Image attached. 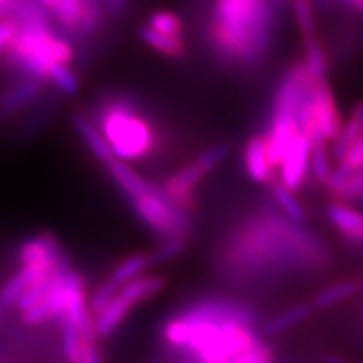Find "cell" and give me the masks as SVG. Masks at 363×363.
<instances>
[{"mask_svg":"<svg viewBox=\"0 0 363 363\" xmlns=\"http://www.w3.org/2000/svg\"><path fill=\"white\" fill-rule=\"evenodd\" d=\"M318 242L299 222L262 211L242 217L227 229L212 259L216 272L227 284H249L320 266L326 254Z\"/></svg>","mask_w":363,"mask_h":363,"instance_id":"6da1fadb","label":"cell"},{"mask_svg":"<svg viewBox=\"0 0 363 363\" xmlns=\"http://www.w3.org/2000/svg\"><path fill=\"white\" fill-rule=\"evenodd\" d=\"M256 326L257 315L247 303L206 296L170 316L162 326V337L197 363H229L261 343Z\"/></svg>","mask_w":363,"mask_h":363,"instance_id":"7a4b0ae2","label":"cell"},{"mask_svg":"<svg viewBox=\"0 0 363 363\" xmlns=\"http://www.w3.org/2000/svg\"><path fill=\"white\" fill-rule=\"evenodd\" d=\"M274 29L269 0H214L207 43L224 66L256 69L269 52Z\"/></svg>","mask_w":363,"mask_h":363,"instance_id":"3957f363","label":"cell"},{"mask_svg":"<svg viewBox=\"0 0 363 363\" xmlns=\"http://www.w3.org/2000/svg\"><path fill=\"white\" fill-rule=\"evenodd\" d=\"M11 17L19 29L6 51L12 67L22 76H35L48 81L54 65H71L74 49L67 39L54 33L49 12L39 0H16Z\"/></svg>","mask_w":363,"mask_h":363,"instance_id":"277c9868","label":"cell"},{"mask_svg":"<svg viewBox=\"0 0 363 363\" xmlns=\"http://www.w3.org/2000/svg\"><path fill=\"white\" fill-rule=\"evenodd\" d=\"M106 172L133 214L157 238H190L194 230L192 214L175 206L162 185L136 172L131 163L115 158L106 163Z\"/></svg>","mask_w":363,"mask_h":363,"instance_id":"5b68a950","label":"cell"},{"mask_svg":"<svg viewBox=\"0 0 363 363\" xmlns=\"http://www.w3.org/2000/svg\"><path fill=\"white\" fill-rule=\"evenodd\" d=\"M89 116L120 160L143 162L160 148V131L147 111L128 94L101 98Z\"/></svg>","mask_w":363,"mask_h":363,"instance_id":"8992f818","label":"cell"},{"mask_svg":"<svg viewBox=\"0 0 363 363\" xmlns=\"http://www.w3.org/2000/svg\"><path fill=\"white\" fill-rule=\"evenodd\" d=\"M229 143H214L199 153L190 163H185L162 182V187L170 201L194 214L197 208V190L212 172H216L229 157Z\"/></svg>","mask_w":363,"mask_h":363,"instance_id":"52a82bcc","label":"cell"},{"mask_svg":"<svg viewBox=\"0 0 363 363\" xmlns=\"http://www.w3.org/2000/svg\"><path fill=\"white\" fill-rule=\"evenodd\" d=\"M299 130L310 138L311 145L333 143L343 126L337 98L326 79L313 81L298 115Z\"/></svg>","mask_w":363,"mask_h":363,"instance_id":"ba28073f","label":"cell"},{"mask_svg":"<svg viewBox=\"0 0 363 363\" xmlns=\"http://www.w3.org/2000/svg\"><path fill=\"white\" fill-rule=\"evenodd\" d=\"M313 145L306 135L299 133L278 167V182L298 192L310 175Z\"/></svg>","mask_w":363,"mask_h":363,"instance_id":"9c48e42d","label":"cell"},{"mask_svg":"<svg viewBox=\"0 0 363 363\" xmlns=\"http://www.w3.org/2000/svg\"><path fill=\"white\" fill-rule=\"evenodd\" d=\"M45 83L48 81L35 78V76H22L19 81H13L0 94V115L2 118L17 116L34 106L43 96Z\"/></svg>","mask_w":363,"mask_h":363,"instance_id":"30bf717a","label":"cell"},{"mask_svg":"<svg viewBox=\"0 0 363 363\" xmlns=\"http://www.w3.org/2000/svg\"><path fill=\"white\" fill-rule=\"evenodd\" d=\"M242 163L246 175L254 184L269 185L271 182L276 180V167L271 162L269 152H267L266 135L256 133L247 140L246 145H244Z\"/></svg>","mask_w":363,"mask_h":363,"instance_id":"8fae6325","label":"cell"},{"mask_svg":"<svg viewBox=\"0 0 363 363\" xmlns=\"http://www.w3.org/2000/svg\"><path fill=\"white\" fill-rule=\"evenodd\" d=\"M71 123L72 128L76 130V133L84 142L86 148L93 153V157H96L104 165L115 160V153L111 152L110 145H108L106 138L103 136L101 130L98 128V125L93 121V118L86 115L84 111H74L71 115Z\"/></svg>","mask_w":363,"mask_h":363,"instance_id":"7c38bea8","label":"cell"},{"mask_svg":"<svg viewBox=\"0 0 363 363\" xmlns=\"http://www.w3.org/2000/svg\"><path fill=\"white\" fill-rule=\"evenodd\" d=\"M136 305L128 294L123 291H118L115 298L103 308L101 311L94 315V326H96V333L99 338H110L115 331L123 325L126 316L130 315Z\"/></svg>","mask_w":363,"mask_h":363,"instance_id":"4fadbf2b","label":"cell"},{"mask_svg":"<svg viewBox=\"0 0 363 363\" xmlns=\"http://www.w3.org/2000/svg\"><path fill=\"white\" fill-rule=\"evenodd\" d=\"M328 219L345 239L363 244V212L348 202L335 201L328 207Z\"/></svg>","mask_w":363,"mask_h":363,"instance_id":"5bb4252c","label":"cell"},{"mask_svg":"<svg viewBox=\"0 0 363 363\" xmlns=\"http://www.w3.org/2000/svg\"><path fill=\"white\" fill-rule=\"evenodd\" d=\"M140 38L150 49L162 54L163 57L169 59H180L187 54V43L184 35H169L158 33V30L150 27L148 24L140 29Z\"/></svg>","mask_w":363,"mask_h":363,"instance_id":"9a60e30c","label":"cell"},{"mask_svg":"<svg viewBox=\"0 0 363 363\" xmlns=\"http://www.w3.org/2000/svg\"><path fill=\"white\" fill-rule=\"evenodd\" d=\"M363 136V101H357L352 106L350 115H348L347 120L343 121L342 131L337 136V140L333 142V148H331V153H333V158L340 160L347 150L352 147L357 140H360Z\"/></svg>","mask_w":363,"mask_h":363,"instance_id":"2e32d148","label":"cell"},{"mask_svg":"<svg viewBox=\"0 0 363 363\" xmlns=\"http://www.w3.org/2000/svg\"><path fill=\"white\" fill-rule=\"evenodd\" d=\"M313 310H315L313 303H296V305L286 308V310L271 316L266 321L264 331L269 335L286 333V331L296 328L299 323H303L311 315Z\"/></svg>","mask_w":363,"mask_h":363,"instance_id":"e0dca14e","label":"cell"},{"mask_svg":"<svg viewBox=\"0 0 363 363\" xmlns=\"http://www.w3.org/2000/svg\"><path fill=\"white\" fill-rule=\"evenodd\" d=\"M360 289L362 283L358 279H343L331 286H326L321 291H318L311 303L316 310H326V308L340 305V303L357 296L360 293Z\"/></svg>","mask_w":363,"mask_h":363,"instance_id":"ac0fdd59","label":"cell"},{"mask_svg":"<svg viewBox=\"0 0 363 363\" xmlns=\"http://www.w3.org/2000/svg\"><path fill=\"white\" fill-rule=\"evenodd\" d=\"M167 279L160 274H142L140 278H136L130 283L121 286V291L133 299L136 306L147 303L148 299L155 298L157 294H160L165 288Z\"/></svg>","mask_w":363,"mask_h":363,"instance_id":"d6986e66","label":"cell"},{"mask_svg":"<svg viewBox=\"0 0 363 363\" xmlns=\"http://www.w3.org/2000/svg\"><path fill=\"white\" fill-rule=\"evenodd\" d=\"M152 264H153L152 254L135 252L118 262L115 269H113V272L110 274V279L115 281V283L121 288L123 284L130 283V281H133L136 278H140L142 274H145Z\"/></svg>","mask_w":363,"mask_h":363,"instance_id":"ffe728a7","label":"cell"},{"mask_svg":"<svg viewBox=\"0 0 363 363\" xmlns=\"http://www.w3.org/2000/svg\"><path fill=\"white\" fill-rule=\"evenodd\" d=\"M269 189L272 201H274L276 206L279 207V211L283 212L284 217H288V219H291L294 222H299V224L306 220V211L305 207L301 206V202L296 199V195H294L296 192L284 187V185L278 180L271 182Z\"/></svg>","mask_w":363,"mask_h":363,"instance_id":"44dd1931","label":"cell"},{"mask_svg":"<svg viewBox=\"0 0 363 363\" xmlns=\"http://www.w3.org/2000/svg\"><path fill=\"white\" fill-rule=\"evenodd\" d=\"M51 13L62 29L81 35L84 17V0H59V4L54 7Z\"/></svg>","mask_w":363,"mask_h":363,"instance_id":"7402d4cb","label":"cell"},{"mask_svg":"<svg viewBox=\"0 0 363 363\" xmlns=\"http://www.w3.org/2000/svg\"><path fill=\"white\" fill-rule=\"evenodd\" d=\"M303 45H305V57H303L301 62L308 74L313 79H323L326 76V69H328V59H326V52L320 39L315 38L303 40Z\"/></svg>","mask_w":363,"mask_h":363,"instance_id":"603a6c76","label":"cell"},{"mask_svg":"<svg viewBox=\"0 0 363 363\" xmlns=\"http://www.w3.org/2000/svg\"><path fill=\"white\" fill-rule=\"evenodd\" d=\"M328 143H316L311 148V162H310V175L316 184L326 185L331 172H333V153L330 152Z\"/></svg>","mask_w":363,"mask_h":363,"instance_id":"cb8c5ba5","label":"cell"},{"mask_svg":"<svg viewBox=\"0 0 363 363\" xmlns=\"http://www.w3.org/2000/svg\"><path fill=\"white\" fill-rule=\"evenodd\" d=\"M48 83H51L65 96H76L81 88L79 78L69 65H54L48 74Z\"/></svg>","mask_w":363,"mask_h":363,"instance_id":"d4e9b609","label":"cell"},{"mask_svg":"<svg viewBox=\"0 0 363 363\" xmlns=\"http://www.w3.org/2000/svg\"><path fill=\"white\" fill-rule=\"evenodd\" d=\"M293 11L303 40L318 38L315 7L311 0H293Z\"/></svg>","mask_w":363,"mask_h":363,"instance_id":"484cf974","label":"cell"},{"mask_svg":"<svg viewBox=\"0 0 363 363\" xmlns=\"http://www.w3.org/2000/svg\"><path fill=\"white\" fill-rule=\"evenodd\" d=\"M190 238H182V235H175V238H165L158 244L155 251L152 252L153 264H167V262L175 261L182 254L187 251Z\"/></svg>","mask_w":363,"mask_h":363,"instance_id":"4316f807","label":"cell"},{"mask_svg":"<svg viewBox=\"0 0 363 363\" xmlns=\"http://www.w3.org/2000/svg\"><path fill=\"white\" fill-rule=\"evenodd\" d=\"M148 26L158 33L169 35H184V21L179 13L170 11H157L148 19Z\"/></svg>","mask_w":363,"mask_h":363,"instance_id":"83f0119b","label":"cell"},{"mask_svg":"<svg viewBox=\"0 0 363 363\" xmlns=\"http://www.w3.org/2000/svg\"><path fill=\"white\" fill-rule=\"evenodd\" d=\"M335 201L342 202H362L363 201V169L353 172L348 180L333 194Z\"/></svg>","mask_w":363,"mask_h":363,"instance_id":"f1b7e54d","label":"cell"},{"mask_svg":"<svg viewBox=\"0 0 363 363\" xmlns=\"http://www.w3.org/2000/svg\"><path fill=\"white\" fill-rule=\"evenodd\" d=\"M120 291V286H118L115 281H111L110 278H106L101 284L98 286L96 291L93 293V296L89 298V308L93 311V315H96L103 310L108 303L115 298V294Z\"/></svg>","mask_w":363,"mask_h":363,"instance_id":"f546056e","label":"cell"},{"mask_svg":"<svg viewBox=\"0 0 363 363\" xmlns=\"http://www.w3.org/2000/svg\"><path fill=\"white\" fill-rule=\"evenodd\" d=\"M271 360H272L271 348L259 343L254 348H251V350L244 352L242 355L235 357L234 360H230L229 363H271Z\"/></svg>","mask_w":363,"mask_h":363,"instance_id":"4dcf8cb0","label":"cell"},{"mask_svg":"<svg viewBox=\"0 0 363 363\" xmlns=\"http://www.w3.org/2000/svg\"><path fill=\"white\" fill-rule=\"evenodd\" d=\"M338 162H342L352 172L363 169V136L347 150V153Z\"/></svg>","mask_w":363,"mask_h":363,"instance_id":"1f68e13d","label":"cell"},{"mask_svg":"<svg viewBox=\"0 0 363 363\" xmlns=\"http://www.w3.org/2000/svg\"><path fill=\"white\" fill-rule=\"evenodd\" d=\"M17 29H19V26H17V22L12 17H0V54H6L9 45L16 38Z\"/></svg>","mask_w":363,"mask_h":363,"instance_id":"d6a6232c","label":"cell"},{"mask_svg":"<svg viewBox=\"0 0 363 363\" xmlns=\"http://www.w3.org/2000/svg\"><path fill=\"white\" fill-rule=\"evenodd\" d=\"M130 0H103L104 12L110 17H120L126 11Z\"/></svg>","mask_w":363,"mask_h":363,"instance_id":"836d02e7","label":"cell"},{"mask_svg":"<svg viewBox=\"0 0 363 363\" xmlns=\"http://www.w3.org/2000/svg\"><path fill=\"white\" fill-rule=\"evenodd\" d=\"M39 2L43 4V6H44L45 9H48L49 12H52L54 7H56L57 4H59V0H39Z\"/></svg>","mask_w":363,"mask_h":363,"instance_id":"e575fe53","label":"cell"},{"mask_svg":"<svg viewBox=\"0 0 363 363\" xmlns=\"http://www.w3.org/2000/svg\"><path fill=\"white\" fill-rule=\"evenodd\" d=\"M13 4V0H0V12H2V16H6L4 12H9V9Z\"/></svg>","mask_w":363,"mask_h":363,"instance_id":"d590c367","label":"cell"},{"mask_svg":"<svg viewBox=\"0 0 363 363\" xmlns=\"http://www.w3.org/2000/svg\"><path fill=\"white\" fill-rule=\"evenodd\" d=\"M325 363H347V362L342 360V358H338V357H328L325 360Z\"/></svg>","mask_w":363,"mask_h":363,"instance_id":"8d00e7d4","label":"cell"},{"mask_svg":"<svg viewBox=\"0 0 363 363\" xmlns=\"http://www.w3.org/2000/svg\"><path fill=\"white\" fill-rule=\"evenodd\" d=\"M348 2H352L355 7H360L363 4V0H348Z\"/></svg>","mask_w":363,"mask_h":363,"instance_id":"74e56055","label":"cell"},{"mask_svg":"<svg viewBox=\"0 0 363 363\" xmlns=\"http://www.w3.org/2000/svg\"><path fill=\"white\" fill-rule=\"evenodd\" d=\"M358 9H362V11H363V4H362V6H360V7H358Z\"/></svg>","mask_w":363,"mask_h":363,"instance_id":"f35d334b","label":"cell"},{"mask_svg":"<svg viewBox=\"0 0 363 363\" xmlns=\"http://www.w3.org/2000/svg\"><path fill=\"white\" fill-rule=\"evenodd\" d=\"M0 17H4V16H2V12H0Z\"/></svg>","mask_w":363,"mask_h":363,"instance_id":"ab89813d","label":"cell"},{"mask_svg":"<svg viewBox=\"0 0 363 363\" xmlns=\"http://www.w3.org/2000/svg\"><path fill=\"white\" fill-rule=\"evenodd\" d=\"M0 120H2V115H0Z\"/></svg>","mask_w":363,"mask_h":363,"instance_id":"60d3db41","label":"cell"}]
</instances>
